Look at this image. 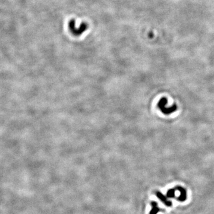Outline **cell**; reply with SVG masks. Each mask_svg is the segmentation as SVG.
<instances>
[{
  "label": "cell",
  "mask_w": 214,
  "mask_h": 214,
  "mask_svg": "<svg viewBox=\"0 0 214 214\" xmlns=\"http://www.w3.org/2000/svg\"><path fill=\"white\" fill-rule=\"evenodd\" d=\"M168 104V100L165 97L161 98L158 102V107L160 111L165 115H170L174 112L176 111L177 109V105L176 104H173L172 106L168 107L167 105Z\"/></svg>",
  "instance_id": "obj_1"
},
{
  "label": "cell",
  "mask_w": 214,
  "mask_h": 214,
  "mask_svg": "<svg viewBox=\"0 0 214 214\" xmlns=\"http://www.w3.org/2000/svg\"><path fill=\"white\" fill-rule=\"evenodd\" d=\"M69 27L71 33L73 35L76 36H79L88 29V25L86 23L83 22L80 25L79 28H77L76 27L75 20L74 19H71L69 23Z\"/></svg>",
  "instance_id": "obj_2"
},
{
  "label": "cell",
  "mask_w": 214,
  "mask_h": 214,
  "mask_svg": "<svg viewBox=\"0 0 214 214\" xmlns=\"http://www.w3.org/2000/svg\"><path fill=\"white\" fill-rule=\"evenodd\" d=\"M175 190H178L180 193V195L179 197L177 198V199L179 202H184L187 199V191L186 190L180 186H177L175 187Z\"/></svg>",
  "instance_id": "obj_3"
},
{
  "label": "cell",
  "mask_w": 214,
  "mask_h": 214,
  "mask_svg": "<svg viewBox=\"0 0 214 214\" xmlns=\"http://www.w3.org/2000/svg\"><path fill=\"white\" fill-rule=\"evenodd\" d=\"M155 195L157 196V197L167 206H168V207H170L172 206V203L171 201H168V198L167 196H165V195H164V194L160 192V191H157L155 192Z\"/></svg>",
  "instance_id": "obj_4"
},
{
  "label": "cell",
  "mask_w": 214,
  "mask_h": 214,
  "mask_svg": "<svg viewBox=\"0 0 214 214\" xmlns=\"http://www.w3.org/2000/svg\"><path fill=\"white\" fill-rule=\"evenodd\" d=\"M150 205L152 206V209L149 212V214H157L161 210V209L158 207V203L157 202H151Z\"/></svg>",
  "instance_id": "obj_5"
},
{
  "label": "cell",
  "mask_w": 214,
  "mask_h": 214,
  "mask_svg": "<svg viewBox=\"0 0 214 214\" xmlns=\"http://www.w3.org/2000/svg\"><path fill=\"white\" fill-rule=\"evenodd\" d=\"M175 189H170L167 192V197L168 198H176L175 196Z\"/></svg>",
  "instance_id": "obj_6"
}]
</instances>
